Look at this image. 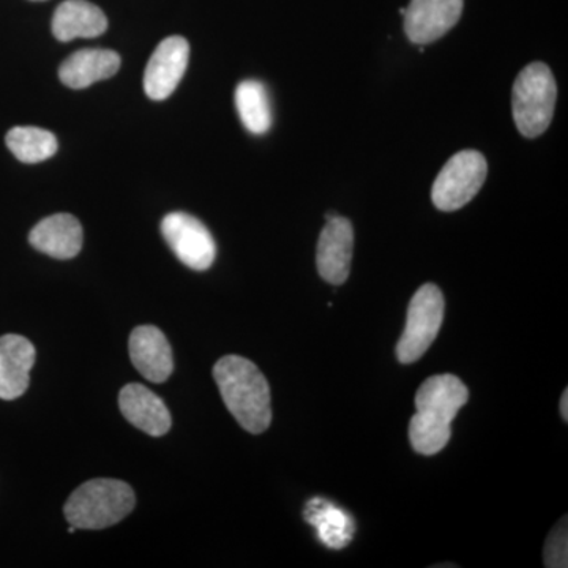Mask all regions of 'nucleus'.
Masks as SVG:
<instances>
[{"instance_id": "obj_1", "label": "nucleus", "mask_w": 568, "mask_h": 568, "mask_svg": "<svg viewBox=\"0 0 568 568\" xmlns=\"http://www.w3.org/2000/svg\"><path fill=\"white\" fill-rule=\"evenodd\" d=\"M469 399V390L459 377H428L416 395V414L410 418L409 440L417 454L436 455L452 437L450 425Z\"/></svg>"}, {"instance_id": "obj_2", "label": "nucleus", "mask_w": 568, "mask_h": 568, "mask_svg": "<svg viewBox=\"0 0 568 568\" xmlns=\"http://www.w3.org/2000/svg\"><path fill=\"white\" fill-rule=\"evenodd\" d=\"M213 377L227 410L252 435L271 426V387L261 369L241 355H226L213 366Z\"/></svg>"}, {"instance_id": "obj_3", "label": "nucleus", "mask_w": 568, "mask_h": 568, "mask_svg": "<svg viewBox=\"0 0 568 568\" xmlns=\"http://www.w3.org/2000/svg\"><path fill=\"white\" fill-rule=\"evenodd\" d=\"M136 506L133 488L115 478H95L74 489L63 507L73 528L100 530L118 525Z\"/></svg>"}, {"instance_id": "obj_4", "label": "nucleus", "mask_w": 568, "mask_h": 568, "mask_svg": "<svg viewBox=\"0 0 568 568\" xmlns=\"http://www.w3.org/2000/svg\"><path fill=\"white\" fill-rule=\"evenodd\" d=\"M558 85L547 63L534 62L521 70L511 93V111L523 136L537 138L547 132L555 114Z\"/></svg>"}, {"instance_id": "obj_5", "label": "nucleus", "mask_w": 568, "mask_h": 568, "mask_svg": "<svg viewBox=\"0 0 568 568\" xmlns=\"http://www.w3.org/2000/svg\"><path fill=\"white\" fill-rule=\"evenodd\" d=\"M444 310L446 302L436 284L426 283L414 294L407 308L405 332L396 345V357L402 364H414L424 357L439 334Z\"/></svg>"}, {"instance_id": "obj_6", "label": "nucleus", "mask_w": 568, "mask_h": 568, "mask_svg": "<svg viewBox=\"0 0 568 568\" xmlns=\"http://www.w3.org/2000/svg\"><path fill=\"white\" fill-rule=\"evenodd\" d=\"M487 175V160L480 152L455 153L433 183V204L443 212L465 207L480 192Z\"/></svg>"}, {"instance_id": "obj_7", "label": "nucleus", "mask_w": 568, "mask_h": 568, "mask_svg": "<svg viewBox=\"0 0 568 568\" xmlns=\"http://www.w3.org/2000/svg\"><path fill=\"white\" fill-rule=\"evenodd\" d=\"M162 234L181 263L193 271H207L216 256L211 231L189 213L173 212L164 216Z\"/></svg>"}, {"instance_id": "obj_8", "label": "nucleus", "mask_w": 568, "mask_h": 568, "mask_svg": "<svg viewBox=\"0 0 568 568\" xmlns=\"http://www.w3.org/2000/svg\"><path fill=\"white\" fill-rule=\"evenodd\" d=\"M465 0H410L405 10V32L413 43H435L459 21Z\"/></svg>"}, {"instance_id": "obj_9", "label": "nucleus", "mask_w": 568, "mask_h": 568, "mask_svg": "<svg viewBox=\"0 0 568 568\" xmlns=\"http://www.w3.org/2000/svg\"><path fill=\"white\" fill-rule=\"evenodd\" d=\"M190 44L183 37L164 39L153 51L144 73L149 99L162 102L173 95L189 65Z\"/></svg>"}, {"instance_id": "obj_10", "label": "nucleus", "mask_w": 568, "mask_h": 568, "mask_svg": "<svg viewBox=\"0 0 568 568\" xmlns=\"http://www.w3.org/2000/svg\"><path fill=\"white\" fill-rule=\"evenodd\" d=\"M354 230L349 220L334 216L320 235L317 242V272L325 282L343 284L351 272L353 261Z\"/></svg>"}, {"instance_id": "obj_11", "label": "nucleus", "mask_w": 568, "mask_h": 568, "mask_svg": "<svg viewBox=\"0 0 568 568\" xmlns=\"http://www.w3.org/2000/svg\"><path fill=\"white\" fill-rule=\"evenodd\" d=\"M129 353L134 368L151 383L162 384L173 375V349L155 325L134 328L129 339Z\"/></svg>"}, {"instance_id": "obj_12", "label": "nucleus", "mask_w": 568, "mask_h": 568, "mask_svg": "<svg viewBox=\"0 0 568 568\" xmlns=\"http://www.w3.org/2000/svg\"><path fill=\"white\" fill-rule=\"evenodd\" d=\"M36 347L21 335L0 336V399H17L31 384Z\"/></svg>"}, {"instance_id": "obj_13", "label": "nucleus", "mask_w": 568, "mask_h": 568, "mask_svg": "<svg viewBox=\"0 0 568 568\" xmlns=\"http://www.w3.org/2000/svg\"><path fill=\"white\" fill-rule=\"evenodd\" d=\"M123 417L149 436L166 435L173 425L170 409L159 395L141 384H129L119 394Z\"/></svg>"}, {"instance_id": "obj_14", "label": "nucleus", "mask_w": 568, "mask_h": 568, "mask_svg": "<svg viewBox=\"0 0 568 568\" xmlns=\"http://www.w3.org/2000/svg\"><path fill=\"white\" fill-rule=\"evenodd\" d=\"M29 242L33 248L55 260H71L82 248L81 223L69 213L48 216L33 227Z\"/></svg>"}, {"instance_id": "obj_15", "label": "nucleus", "mask_w": 568, "mask_h": 568, "mask_svg": "<svg viewBox=\"0 0 568 568\" xmlns=\"http://www.w3.org/2000/svg\"><path fill=\"white\" fill-rule=\"evenodd\" d=\"M51 28L59 41L95 39L106 32L108 20L103 11L88 0H65L54 11Z\"/></svg>"}, {"instance_id": "obj_16", "label": "nucleus", "mask_w": 568, "mask_h": 568, "mask_svg": "<svg viewBox=\"0 0 568 568\" xmlns=\"http://www.w3.org/2000/svg\"><path fill=\"white\" fill-rule=\"evenodd\" d=\"M121 69V55L111 50H81L71 54L59 69L67 88L85 89L114 77Z\"/></svg>"}, {"instance_id": "obj_17", "label": "nucleus", "mask_w": 568, "mask_h": 568, "mask_svg": "<svg viewBox=\"0 0 568 568\" xmlns=\"http://www.w3.org/2000/svg\"><path fill=\"white\" fill-rule=\"evenodd\" d=\"M304 517L320 534L325 547L343 549L351 544L355 532V523L345 510L315 497L306 504Z\"/></svg>"}, {"instance_id": "obj_18", "label": "nucleus", "mask_w": 568, "mask_h": 568, "mask_svg": "<svg viewBox=\"0 0 568 568\" xmlns=\"http://www.w3.org/2000/svg\"><path fill=\"white\" fill-rule=\"evenodd\" d=\"M235 108L245 129L253 134H264L272 126V110L263 82L248 80L235 89Z\"/></svg>"}, {"instance_id": "obj_19", "label": "nucleus", "mask_w": 568, "mask_h": 568, "mask_svg": "<svg viewBox=\"0 0 568 568\" xmlns=\"http://www.w3.org/2000/svg\"><path fill=\"white\" fill-rule=\"evenodd\" d=\"M7 148L22 163H40L58 152V140L48 130L14 126L6 138Z\"/></svg>"}, {"instance_id": "obj_20", "label": "nucleus", "mask_w": 568, "mask_h": 568, "mask_svg": "<svg viewBox=\"0 0 568 568\" xmlns=\"http://www.w3.org/2000/svg\"><path fill=\"white\" fill-rule=\"evenodd\" d=\"M545 566L567 567V525L566 519L549 534L545 547Z\"/></svg>"}, {"instance_id": "obj_21", "label": "nucleus", "mask_w": 568, "mask_h": 568, "mask_svg": "<svg viewBox=\"0 0 568 568\" xmlns=\"http://www.w3.org/2000/svg\"><path fill=\"white\" fill-rule=\"evenodd\" d=\"M560 414L564 420H568V390H564L562 399H560Z\"/></svg>"}, {"instance_id": "obj_22", "label": "nucleus", "mask_w": 568, "mask_h": 568, "mask_svg": "<svg viewBox=\"0 0 568 568\" xmlns=\"http://www.w3.org/2000/svg\"><path fill=\"white\" fill-rule=\"evenodd\" d=\"M32 2H43V0H32Z\"/></svg>"}]
</instances>
